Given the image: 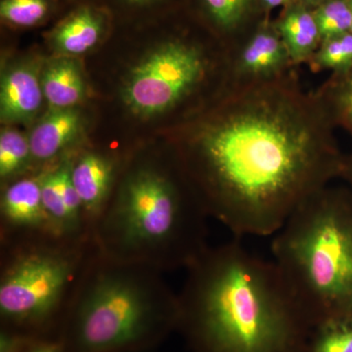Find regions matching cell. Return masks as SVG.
I'll return each instance as SVG.
<instances>
[{
	"instance_id": "obj_1",
	"label": "cell",
	"mask_w": 352,
	"mask_h": 352,
	"mask_svg": "<svg viewBox=\"0 0 352 352\" xmlns=\"http://www.w3.org/2000/svg\"><path fill=\"white\" fill-rule=\"evenodd\" d=\"M179 138L178 157L210 217L235 235L274 236L342 175L333 124L296 69L226 87Z\"/></svg>"
},
{
	"instance_id": "obj_2",
	"label": "cell",
	"mask_w": 352,
	"mask_h": 352,
	"mask_svg": "<svg viewBox=\"0 0 352 352\" xmlns=\"http://www.w3.org/2000/svg\"><path fill=\"white\" fill-rule=\"evenodd\" d=\"M177 332L191 352H307L312 326L273 261L239 238L186 270Z\"/></svg>"
},
{
	"instance_id": "obj_3",
	"label": "cell",
	"mask_w": 352,
	"mask_h": 352,
	"mask_svg": "<svg viewBox=\"0 0 352 352\" xmlns=\"http://www.w3.org/2000/svg\"><path fill=\"white\" fill-rule=\"evenodd\" d=\"M208 217L177 154L166 164L141 160L122 168L92 238L109 258L186 270L210 247Z\"/></svg>"
},
{
	"instance_id": "obj_4",
	"label": "cell",
	"mask_w": 352,
	"mask_h": 352,
	"mask_svg": "<svg viewBox=\"0 0 352 352\" xmlns=\"http://www.w3.org/2000/svg\"><path fill=\"white\" fill-rule=\"evenodd\" d=\"M163 273L97 249L58 333L64 352L157 351L179 320L178 294Z\"/></svg>"
},
{
	"instance_id": "obj_5",
	"label": "cell",
	"mask_w": 352,
	"mask_h": 352,
	"mask_svg": "<svg viewBox=\"0 0 352 352\" xmlns=\"http://www.w3.org/2000/svg\"><path fill=\"white\" fill-rule=\"evenodd\" d=\"M272 261L312 327L352 314V195L325 187L274 236Z\"/></svg>"
},
{
	"instance_id": "obj_6",
	"label": "cell",
	"mask_w": 352,
	"mask_h": 352,
	"mask_svg": "<svg viewBox=\"0 0 352 352\" xmlns=\"http://www.w3.org/2000/svg\"><path fill=\"white\" fill-rule=\"evenodd\" d=\"M94 239L50 238L0 249V333L56 339L88 263Z\"/></svg>"
},
{
	"instance_id": "obj_7",
	"label": "cell",
	"mask_w": 352,
	"mask_h": 352,
	"mask_svg": "<svg viewBox=\"0 0 352 352\" xmlns=\"http://www.w3.org/2000/svg\"><path fill=\"white\" fill-rule=\"evenodd\" d=\"M227 50L193 36L173 34L155 44L122 82V98L129 112L153 119L176 112L228 85ZM220 95V94H219Z\"/></svg>"
},
{
	"instance_id": "obj_8",
	"label": "cell",
	"mask_w": 352,
	"mask_h": 352,
	"mask_svg": "<svg viewBox=\"0 0 352 352\" xmlns=\"http://www.w3.org/2000/svg\"><path fill=\"white\" fill-rule=\"evenodd\" d=\"M228 85L245 87L272 82L298 68L280 36L274 22L267 17L227 50Z\"/></svg>"
},
{
	"instance_id": "obj_9",
	"label": "cell",
	"mask_w": 352,
	"mask_h": 352,
	"mask_svg": "<svg viewBox=\"0 0 352 352\" xmlns=\"http://www.w3.org/2000/svg\"><path fill=\"white\" fill-rule=\"evenodd\" d=\"M41 170L2 185L0 249L56 238L44 210Z\"/></svg>"
},
{
	"instance_id": "obj_10",
	"label": "cell",
	"mask_w": 352,
	"mask_h": 352,
	"mask_svg": "<svg viewBox=\"0 0 352 352\" xmlns=\"http://www.w3.org/2000/svg\"><path fill=\"white\" fill-rule=\"evenodd\" d=\"M112 22L113 14L107 7L83 2L46 34V41L56 56H83L100 45L110 32Z\"/></svg>"
},
{
	"instance_id": "obj_11",
	"label": "cell",
	"mask_w": 352,
	"mask_h": 352,
	"mask_svg": "<svg viewBox=\"0 0 352 352\" xmlns=\"http://www.w3.org/2000/svg\"><path fill=\"white\" fill-rule=\"evenodd\" d=\"M85 132V119L80 108L50 109L28 135L36 170L76 153Z\"/></svg>"
},
{
	"instance_id": "obj_12",
	"label": "cell",
	"mask_w": 352,
	"mask_h": 352,
	"mask_svg": "<svg viewBox=\"0 0 352 352\" xmlns=\"http://www.w3.org/2000/svg\"><path fill=\"white\" fill-rule=\"evenodd\" d=\"M43 62L24 59L2 69L0 82V119L6 124H34L44 94L41 80Z\"/></svg>"
},
{
	"instance_id": "obj_13",
	"label": "cell",
	"mask_w": 352,
	"mask_h": 352,
	"mask_svg": "<svg viewBox=\"0 0 352 352\" xmlns=\"http://www.w3.org/2000/svg\"><path fill=\"white\" fill-rule=\"evenodd\" d=\"M117 160L97 151L74 153L71 156V176L80 196L90 229L112 195L120 175Z\"/></svg>"
},
{
	"instance_id": "obj_14",
	"label": "cell",
	"mask_w": 352,
	"mask_h": 352,
	"mask_svg": "<svg viewBox=\"0 0 352 352\" xmlns=\"http://www.w3.org/2000/svg\"><path fill=\"white\" fill-rule=\"evenodd\" d=\"M41 80L50 109L78 108L87 99V80L78 58L55 55L43 61Z\"/></svg>"
},
{
	"instance_id": "obj_15",
	"label": "cell",
	"mask_w": 352,
	"mask_h": 352,
	"mask_svg": "<svg viewBox=\"0 0 352 352\" xmlns=\"http://www.w3.org/2000/svg\"><path fill=\"white\" fill-rule=\"evenodd\" d=\"M197 3L204 19L226 50L263 19L254 21L258 14L266 15L259 0H197Z\"/></svg>"
},
{
	"instance_id": "obj_16",
	"label": "cell",
	"mask_w": 352,
	"mask_h": 352,
	"mask_svg": "<svg viewBox=\"0 0 352 352\" xmlns=\"http://www.w3.org/2000/svg\"><path fill=\"white\" fill-rule=\"evenodd\" d=\"M274 23L294 65L307 64L322 41L314 9L298 0L284 7Z\"/></svg>"
},
{
	"instance_id": "obj_17",
	"label": "cell",
	"mask_w": 352,
	"mask_h": 352,
	"mask_svg": "<svg viewBox=\"0 0 352 352\" xmlns=\"http://www.w3.org/2000/svg\"><path fill=\"white\" fill-rule=\"evenodd\" d=\"M314 94L333 126L352 133V66L333 73Z\"/></svg>"
},
{
	"instance_id": "obj_18",
	"label": "cell",
	"mask_w": 352,
	"mask_h": 352,
	"mask_svg": "<svg viewBox=\"0 0 352 352\" xmlns=\"http://www.w3.org/2000/svg\"><path fill=\"white\" fill-rule=\"evenodd\" d=\"M29 136L15 127L0 133V182L2 185L36 173Z\"/></svg>"
},
{
	"instance_id": "obj_19",
	"label": "cell",
	"mask_w": 352,
	"mask_h": 352,
	"mask_svg": "<svg viewBox=\"0 0 352 352\" xmlns=\"http://www.w3.org/2000/svg\"><path fill=\"white\" fill-rule=\"evenodd\" d=\"M307 352H352V314L330 317L314 325Z\"/></svg>"
},
{
	"instance_id": "obj_20",
	"label": "cell",
	"mask_w": 352,
	"mask_h": 352,
	"mask_svg": "<svg viewBox=\"0 0 352 352\" xmlns=\"http://www.w3.org/2000/svg\"><path fill=\"white\" fill-rule=\"evenodd\" d=\"M58 0H0L2 23L16 29H31L47 22Z\"/></svg>"
},
{
	"instance_id": "obj_21",
	"label": "cell",
	"mask_w": 352,
	"mask_h": 352,
	"mask_svg": "<svg viewBox=\"0 0 352 352\" xmlns=\"http://www.w3.org/2000/svg\"><path fill=\"white\" fill-rule=\"evenodd\" d=\"M307 65L314 73L324 69H332L335 73L349 68L352 66L351 32L323 39Z\"/></svg>"
},
{
	"instance_id": "obj_22",
	"label": "cell",
	"mask_w": 352,
	"mask_h": 352,
	"mask_svg": "<svg viewBox=\"0 0 352 352\" xmlns=\"http://www.w3.org/2000/svg\"><path fill=\"white\" fill-rule=\"evenodd\" d=\"M322 41L351 31V0H325L314 9Z\"/></svg>"
},
{
	"instance_id": "obj_23",
	"label": "cell",
	"mask_w": 352,
	"mask_h": 352,
	"mask_svg": "<svg viewBox=\"0 0 352 352\" xmlns=\"http://www.w3.org/2000/svg\"><path fill=\"white\" fill-rule=\"evenodd\" d=\"M18 352H64L56 339L28 340Z\"/></svg>"
},
{
	"instance_id": "obj_24",
	"label": "cell",
	"mask_w": 352,
	"mask_h": 352,
	"mask_svg": "<svg viewBox=\"0 0 352 352\" xmlns=\"http://www.w3.org/2000/svg\"><path fill=\"white\" fill-rule=\"evenodd\" d=\"M122 8L129 11H148L164 6L170 0H113Z\"/></svg>"
},
{
	"instance_id": "obj_25",
	"label": "cell",
	"mask_w": 352,
	"mask_h": 352,
	"mask_svg": "<svg viewBox=\"0 0 352 352\" xmlns=\"http://www.w3.org/2000/svg\"><path fill=\"white\" fill-rule=\"evenodd\" d=\"M296 1L298 0H259V4H261L263 12L267 15L271 10L277 7H286Z\"/></svg>"
},
{
	"instance_id": "obj_26",
	"label": "cell",
	"mask_w": 352,
	"mask_h": 352,
	"mask_svg": "<svg viewBox=\"0 0 352 352\" xmlns=\"http://www.w3.org/2000/svg\"><path fill=\"white\" fill-rule=\"evenodd\" d=\"M340 175L346 176L352 185V157L344 159V168H342V175Z\"/></svg>"
},
{
	"instance_id": "obj_27",
	"label": "cell",
	"mask_w": 352,
	"mask_h": 352,
	"mask_svg": "<svg viewBox=\"0 0 352 352\" xmlns=\"http://www.w3.org/2000/svg\"><path fill=\"white\" fill-rule=\"evenodd\" d=\"M303 3L310 8L314 9L316 8L317 6H320L321 3H323L325 0H302Z\"/></svg>"
},
{
	"instance_id": "obj_28",
	"label": "cell",
	"mask_w": 352,
	"mask_h": 352,
	"mask_svg": "<svg viewBox=\"0 0 352 352\" xmlns=\"http://www.w3.org/2000/svg\"><path fill=\"white\" fill-rule=\"evenodd\" d=\"M64 1L69 2V3H75V6H78V4L92 1V0H64Z\"/></svg>"
},
{
	"instance_id": "obj_29",
	"label": "cell",
	"mask_w": 352,
	"mask_h": 352,
	"mask_svg": "<svg viewBox=\"0 0 352 352\" xmlns=\"http://www.w3.org/2000/svg\"><path fill=\"white\" fill-rule=\"evenodd\" d=\"M351 1H352V0H351Z\"/></svg>"
},
{
	"instance_id": "obj_30",
	"label": "cell",
	"mask_w": 352,
	"mask_h": 352,
	"mask_svg": "<svg viewBox=\"0 0 352 352\" xmlns=\"http://www.w3.org/2000/svg\"><path fill=\"white\" fill-rule=\"evenodd\" d=\"M352 2V1H351Z\"/></svg>"
}]
</instances>
